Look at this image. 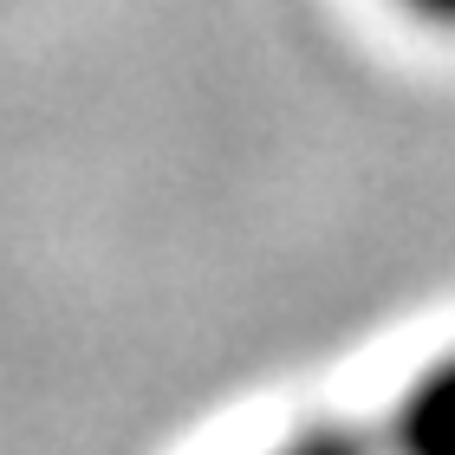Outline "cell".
I'll use <instances>...</instances> for the list:
<instances>
[{
    "mask_svg": "<svg viewBox=\"0 0 455 455\" xmlns=\"http://www.w3.org/2000/svg\"><path fill=\"white\" fill-rule=\"evenodd\" d=\"M397 7L410 20H423V27H436V33H455V0H397Z\"/></svg>",
    "mask_w": 455,
    "mask_h": 455,
    "instance_id": "cell-2",
    "label": "cell"
},
{
    "mask_svg": "<svg viewBox=\"0 0 455 455\" xmlns=\"http://www.w3.org/2000/svg\"><path fill=\"white\" fill-rule=\"evenodd\" d=\"M390 455H455V351L429 358L390 410Z\"/></svg>",
    "mask_w": 455,
    "mask_h": 455,
    "instance_id": "cell-1",
    "label": "cell"
},
{
    "mask_svg": "<svg viewBox=\"0 0 455 455\" xmlns=\"http://www.w3.org/2000/svg\"><path fill=\"white\" fill-rule=\"evenodd\" d=\"M286 455H293V449H286Z\"/></svg>",
    "mask_w": 455,
    "mask_h": 455,
    "instance_id": "cell-3",
    "label": "cell"
}]
</instances>
